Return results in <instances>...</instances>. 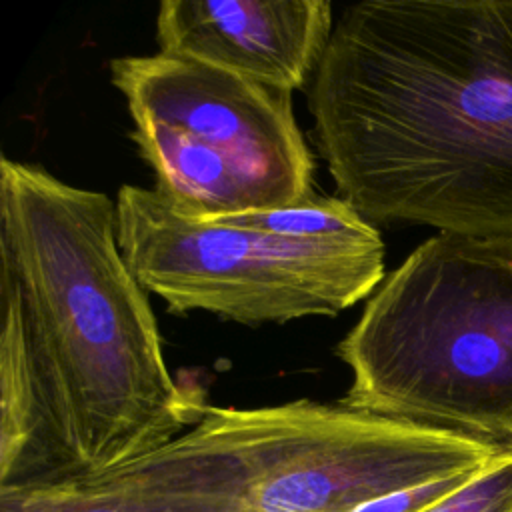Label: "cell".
Segmentation results:
<instances>
[{
    "mask_svg": "<svg viewBox=\"0 0 512 512\" xmlns=\"http://www.w3.org/2000/svg\"><path fill=\"white\" fill-rule=\"evenodd\" d=\"M116 202L0 156V488L88 480L194 426Z\"/></svg>",
    "mask_w": 512,
    "mask_h": 512,
    "instance_id": "6da1fadb",
    "label": "cell"
},
{
    "mask_svg": "<svg viewBox=\"0 0 512 512\" xmlns=\"http://www.w3.org/2000/svg\"><path fill=\"white\" fill-rule=\"evenodd\" d=\"M306 92L336 192L368 222L512 238V2H354Z\"/></svg>",
    "mask_w": 512,
    "mask_h": 512,
    "instance_id": "7a4b0ae2",
    "label": "cell"
},
{
    "mask_svg": "<svg viewBox=\"0 0 512 512\" xmlns=\"http://www.w3.org/2000/svg\"><path fill=\"white\" fill-rule=\"evenodd\" d=\"M512 446L308 398L206 406L162 448L94 476L134 512H352L484 470Z\"/></svg>",
    "mask_w": 512,
    "mask_h": 512,
    "instance_id": "3957f363",
    "label": "cell"
},
{
    "mask_svg": "<svg viewBox=\"0 0 512 512\" xmlns=\"http://www.w3.org/2000/svg\"><path fill=\"white\" fill-rule=\"evenodd\" d=\"M340 404L512 446V238L438 232L366 300Z\"/></svg>",
    "mask_w": 512,
    "mask_h": 512,
    "instance_id": "277c9868",
    "label": "cell"
},
{
    "mask_svg": "<svg viewBox=\"0 0 512 512\" xmlns=\"http://www.w3.org/2000/svg\"><path fill=\"white\" fill-rule=\"evenodd\" d=\"M110 80L128 104L130 138L154 190L178 214L262 212L314 192V158L290 92L166 52L114 58Z\"/></svg>",
    "mask_w": 512,
    "mask_h": 512,
    "instance_id": "5b68a950",
    "label": "cell"
},
{
    "mask_svg": "<svg viewBox=\"0 0 512 512\" xmlns=\"http://www.w3.org/2000/svg\"><path fill=\"white\" fill-rule=\"evenodd\" d=\"M118 244L170 314L192 310L260 326L336 316L382 284L386 246L372 238H290L178 214L156 190L116 194Z\"/></svg>",
    "mask_w": 512,
    "mask_h": 512,
    "instance_id": "8992f818",
    "label": "cell"
},
{
    "mask_svg": "<svg viewBox=\"0 0 512 512\" xmlns=\"http://www.w3.org/2000/svg\"><path fill=\"white\" fill-rule=\"evenodd\" d=\"M334 22L326 0H164L156 40L158 52L292 94L310 86Z\"/></svg>",
    "mask_w": 512,
    "mask_h": 512,
    "instance_id": "52a82bcc",
    "label": "cell"
},
{
    "mask_svg": "<svg viewBox=\"0 0 512 512\" xmlns=\"http://www.w3.org/2000/svg\"><path fill=\"white\" fill-rule=\"evenodd\" d=\"M210 220L290 238H372L380 234L378 228L344 198L316 192L292 206Z\"/></svg>",
    "mask_w": 512,
    "mask_h": 512,
    "instance_id": "ba28073f",
    "label": "cell"
},
{
    "mask_svg": "<svg viewBox=\"0 0 512 512\" xmlns=\"http://www.w3.org/2000/svg\"><path fill=\"white\" fill-rule=\"evenodd\" d=\"M0 512H134L98 480L42 488H0Z\"/></svg>",
    "mask_w": 512,
    "mask_h": 512,
    "instance_id": "9c48e42d",
    "label": "cell"
},
{
    "mask_svg": "<svg viewBox=\"0 0 512 512\" xmlns=\"http://www.w3.org/2000/svg\"><path fill=\"white\" fill-rule=\"evenodd\" d=\"M424 512H512V448Z\"/></svg>",
    "mask_w": 512,
    "mask_h": 512,
    "instance_id": "30bf717a",
    "label": "cell"
},
{
    "mask_svg": "<svg viewBox=\"0 0 512 512\" xmlns=\"http://www.w3.org/2000/svg\"><path fill=\"white\" fill-rule=\"evenodd\" d=\"M478 472H482V470H478ZM478 472L458 474V476L410 486L404 490H396L386 496L372 498V500L360 504L358 508H354L352 512H424V510L432 508L434 504H438L440 500H444L446 496H450L452 492H456L458 488H462Z\"/></svg>",
    "mask_w": 512,
    "mask_h": 512,
    "instance_id": "8fae6325",
    "label": "cell"
}]
</instances>
